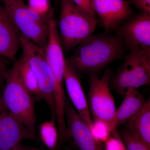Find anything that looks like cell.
<instances>
[{"label":"cell","instance_id":"1","mask_svg":"<svg viewBox=\"0 0 150 150\" xmlns=\"http://www.w3.org/2000/svg\"><path fill=\"white\" fill-rule=\"evenodd\" d=\"M125 47L117 35H92L78 46L67 62L77 73L98 75L121 58Z\"/></svg>","mask_w":150,"mask_h":150},{"label":"cell","instance_id":"2","mask_svg":"<svg viewBox=\"0 0 150 150\" xmlns=\"http://www.w3.org/2000/svg\"><path fill=\"white\" fill-rule=\"evenodd\" d=\"M21 34L45 50L48 36L49 22L53 12L46 15L35 12L24 1L0 0Z\"/></svg>","mask_w":150,"mask_h":150},{"label":"cell","instance_id":"3","mask_svg":"<svg viewBox=\"0 0 150 150\" xmlns=\"http://www.w3.org/2000/svg\"><path fill=\"white\" fill-rule=\"evenodd\" d=\"M2 98L11 113L30 132L35 134L36 117L33 96L22 82L16 64L6 73Z\"/></svg>","mask_w":150,"mask_h":150},{"label":"cell","instance_id":"4","mask_svg":"<svg viewBox=\"0 0 150 150\" xmlns=\"http://www.w3.org/2000/svg\"><path fill=\"white\" fill-rule=\"evenodd\" d=\"M60 1L59 36L63 48L69 50L93 35L98 20L84 13L72 0Z\"/></svg>","mask_w":150,"mask_h":150},{"label":"cell","instance_id":"5","mask_svg":"<svg viewBox=\"0 0 150 150\" xmlns=\"http://www.w3.org/2000/svg\"><path fill=\"white\" fill-rule=\"evenodd\" d=\"M22 56L27 61L34 73L39 86L42 100L47 103L52 120L57 121L55 101V83L53 74L46 59L45 50L20 34Z\"/></svg>","mask_w":150,"mask_h":150},{"label":"cell","instance_id":"6","mask_svg":"<svg viewBox=\"0 0 150 150\" xmlns=\"http://www.w3.org/2000/svg\"><path fill=\"white\" fill-rule=\"evenodd\" d=\"M88 75L87 101L93 120H101L109 126L116 110L115 100L110 89L112 73L107 68L102 78L97 74Z\"/></svg>","mask_w":150,"mask_h":150},{"label":"cell","instance_id":"7","mask_svg":"<svg viewBox=\"0 0 150 150\" xmlns=\"http://www.w3.org/2000/svg\"><path fill=\"white\" fill-rule=\"evenodd\" d=\"M116 35L125 48L150 47V13H142L130 18L117 29Z\"/></svg>","mask_w":150,"mask_h":150},{"label":"cell","instance_id":"8","mask_svg":"<svg viewBox=\"0 0 150 150\" xmlns=\"http://www.w3.org/2000/svg\"><path fill=\"white\" fill-rule=\"evenodd\" d=\"M34 135L13 116L6 107L0 93V150H11Z\"/></svg>","mask_w":150,"mask_h":150},{"label":"cell","instance_id":"9","mask_svg":"<svg viewBox=\"0 0 150 150\" xmlns=\"http://www.w3.org/2000/svg\"><path fill=\"white\" fill-rule=\"evenodd\" d=\"M64 113L69 137L74 140L79 150H104L102 144L93 137L85 122L66 98Z\"/></svg>","mask_w":150,"mask_h":150},{"label":"cell","instance_id":"10","mask_svg":"<svg viewBox=\"0 0 150 150\" xmlns=\"http://www.w3.org/2000/svg\"><path fill=\"white\" fill-rule=\"evenodd\" d=\"M97 18L107 30H116L132 14L129 1L126 0H92Z\"/></svg>","mask_w":150,"mask_h":150},{"label":"cell","instance_id":"11","mask_svg":"<svg viewBox=\"0 0 150 150\" xmlns=\"http://www.w3.org/2000/svg\"><path fill=\"white\" fill-rule=\"evenodd\" d=\"M78 74L66 60L64 81L70 102L91 130L93 125L92 118Z\"/></svg>","mask_w":150,"mask_h":150},{"label":"cell","instance_id":"12","mask_svg":"<svg viewBox=\"0 0 150 150\" xmlns=\"http://www.w3.org/2000/svg\"><path fill=\"white\" fill-rule=\"evenodd\" d=\"M132 88L138 89L150 83V48L138 47L130 50L125 59Z\"/></svg>","mask_w":150,"mask_h":150},{"label":"cell","instance_id":"13","mask_svg":"<svg viewBox=\"0 0 150 150\" xmlns=\"http://www.w3.org/2000/svg\"><path fill=\"white\" fill-rule=\"evenodd\" d=\"M20 33L0 4V56L13 60L20 46Z\"/></svg>","mask_w":150,"mask_h":150},{"label":"cell","instance_id":"14","mask_svg":"<svg viewBox=\"0 0 150 150\" xmlns=\"http://www.w3.org/2000/svg\"><path fill=\"white\" fill-rule=\"evenodd\" d=\"M123 101L109 125L111 134L121 125L127 123L140 112L146 100L138 89H132L123 97Z\"/></svg>","mask_w":150,"mask_h":150},{"label":"cell","instance_id":"15","mask_svg":"<svg viewBox=\"0 0 150 150\" xmlns=\"http://www.w3.org/2000/svg\"><path fill=\"white\" fill-rule=\"evenodd\" d=\"M127 128L150 147V98L140 112L127 123Z\"/></svg>","mask_w":150,"mask_h":150},{"label":"cell","instance_id":"16","mask_svg":"<svg viewBox=\"0 0 150 150\" xmlns=\"http://www.w3.org/2000/svg\"><path fill=\"white\" fill-rule=\"evenodd\" d=\"M16 64L22 82L25 87L36 100H42L38 83L28 62L21 56Z\"/></svg>","mask_w":150,"mask_h":150},{"label":"cell","instance_id":"17","mask_svg":"<svg viewBox=\"0 0 150 150\" xmlns=\"http://www.w3.org/2000/svg\"><path fill=\"white\" fill-rule=\"evenodd\" d=\"M40 137L48 147L54 149L58 144L59 133L56 122L53 120L45 121L40 127Z\"/></svg>","mask_w":150,"mask_h":150},{"label":"cell","instance_id":"18","mask_svg":"<svg viewBox=\"0 0 150 150\" xmlns=\"http://www.w3.org/2000/svg\"><path fill=\"white\" fill-rule=\"evenodd\" d=\"M120 136L126 150H150V147L142 142L128 128L123 130Z\"/></svg>","mask_w":150,"mask_h":150},{"label":"cell","instance_id":"19","mask_svg":"<svg viewBox=\"0 0 150 150\" xmlns=\"http://www.w3.org/2000/svg\"><path fill=\"white\" fill-rule=\"evenodd\" d=\"M90 131L94 138L101 144L104 143L111 136L108 124L101 120H93V125Z\"/></svg>","mask_w":150,"mask_h":150},{"label":"cell","instance_id":"20","mask_svg":"<svg viewBox=\"0 0 150 150\" xmlns=\"http://www.w3.org/2000/svg\"><path fill=\"white\" fill-rule=\"evenodd\" d=\"M28 2L30 8L40 14H48L53 11L49 0H28Z\"/></svg>","mask_w":150,"mask_h":150},{"label":"cell","instance_id":"21","mask_svg":"<svg viewBox=\"0 0 150 150\" xmlns=\"http://www.w3.org/2000/svg\"><path fill=\"white\" fill-rule=\"evenodd\" d=\"M104 150H126L120 134L114 131L104 142Z\"/></svg>","mask_w":150,"mask_h":150},{"label":"cell","instance_id":"22","mask_svg":"<svg viewBox=\"0 0 150 150\" xmlns=\"http://www.w3.org/2000/svg\"><path fill=\"white\" fill-rule=\"evenodd\" d=\"M77 7L84 13L93 19L98 20L94 9L92 0H72Z\"/></svg>","mask_w":150,"mask_h":150},{"label":"cell","instance_id":"23","mask_svg":"<svg viewBox=\"0 0 150 150\" xmlns=\"http://www.w3.org/2000/svg\"><path fill=\"white\" fill-rule=\"evenodd\" d=\"M129 2L142 12L150 13V0H130Z\"/></svg>","mask_w":150,"mask_h":150},{"label":"cell","instance_id":"24","mask_svg":"<svg viewBox=\"0 0 150 150\" xmlns=\"http://www.w3.org/2000/svg\"><path fill=\"white\" fill-rule=\"evenodd\" d=\"M6 73V67H0V86L5 79Z\"/></svg>","mask_w":150,"mask_h":150},{"label":"cell","instance_id":"25","mask_svg":"<svg viewBox=\"0 0 150 150\" xmlns=\"http://www.w3.org/2000/svg\"><path fill=\"white\" fill-rule=\"evenodd\" d=\"M11 150H26L24 149L23 147L22 146L21 144H20L16 146L13 149Z\"/></svg>","mask_w":150,"mask_h":150},{"label":"cell","instance_id":"26","mask_svg":"<svg viewBox=\"0 0 150 150\" xmlns=\"http://www.w3.org/2000/svg\"><path fill=\"white\" fill-rule=\"evenodd\" d=\"M0 67H6L5 63L3 60L2 57L0 56Z\"/></svg>","mask_w":150,"mask_h":150},{"label":"cell","instance_id":"27","mask_svg":"<svg viewBox=\"0 0 150 150\" xmlns=\"http://www.w3.org/2000/svg\"><path fill=\"white\" fill-rule=\"evenodd\" d=\"M67 150H74L73 149H72V148H71V147H69V148H68V149H67Z\"/></svg>","mask_w":150,"mask_h":150},{"label":"cell","instance_id":"28","mask_svg":"<svg viewBox=\"0 0 150 150\" xmlns=\"http://www.w3.org/2000/svg\"><path fill=\"white\" fill-rule=\"evenodd\" d=\"M17 1H24L23 0H17Z\"/></svg>","mask_w":150,"mask_h":150}]
</instances>
